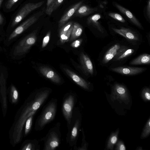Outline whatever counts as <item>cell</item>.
I'll use <instances>...</instances> for the list:
<instances>
[{"label":"cell","instance_id":"cb8c5ba5","mask_svg":"<svg viewBox=\"0 0 150 150\" xmlns=\"http://www.w3.org/2000/svg\"><path fill=\"white\" fill-rule=\"evenodd\" d=\"M80 131H81L82 134V143L81 146L80 147H77L76 145L74 146V150H83L87 149V143L85 140V136L83 129L82 128L80 129Z\"/></svg>","mask_w":150,"mask_h":150},{"label":"cell","instance_id":"4fadbf2b","mask_svg":"<svg viewBox=\"0 0 150 150\" xmlns=\"http://www.w3.org/2000/svg\"><path fill=\"white\" fill-rule=\"evenodd\" d=\"M115 5L118 10L127 17L132 23L138 27L140 28H142V26L141 24L129 10L118 4H115Z\"/></svg>","mask_w":150,"mask_h":150},{"label":"cell","instance_id":"836d02e7","mask_svg":"<svg viewBox=\"0 0 150 150\" xmlns=\"http://www.w3.org/2000/svg\"><path fill=\"white\" fill-rule=\"evenodd\" d=\"M82 39H78L74 41L71 44V46L74 48H76L79 47L82 42Z\"/></svg>","mask_w":150,"mask_h":150},{"label":"cell","instance_id":"83f0119b","mask_svg":"<svg viewBox=\"0 0 150 150\" xmlns=\"http://www.w3.org/2000/svg\"><path fill=\"white\" fill-rule=\"evenodd\" d=\"M108 15L111 18L122 23L125 22V21L123 17L120 14L113 13H110Z\"/></svg>","mask_w":150,"mask_h":150},{"label":"cell","instance_id":"3957f363","mask_svg":"<svg viewBox=\"0 0 150 150\" xmlns=\"http://www.w3.org/2000/svg\"><path fill=\"white\" fill-rule=\"evenodd\" d=\"M61 123L57 122L48 131L46 135L41 139L44 143V150H54L61 143Z\"/></svg>","mask_w":150,"mask_h":150},{"label":"cell","instance_id":"1f68e13d","mask_svg":"<svg viewBox=\"0 0 150 150\" xmlns=\"http://www.w3.org/2000/svg\"><path fill=\"white\" fill-rule=\"evenodd\" d=\"M116 150H125L126 148L123 142L121 141H119L117 142L116 146Z\"/></svg>","mask_w":150,"mask_h":150},{"label":"cell","instance_id":"f546056e","mask_svg":"<svg viewBox=\"0 0 150 150\" xmlns=\"http://www.w3.org/2000/svg\"><path fill=\"white\" fill-rule=\"evenodd\" d=\"M50 34L51 32L50 31H49L45 37L44 38L42 45V48L45 47L49 42L50 40Z\"/></svg>","mask_w":150,"mask_h":150},{"label":"cell","instance_id":"2e32d148","mask_svg":"<svg viewBox=\"0 0 150 150\" xmlns=\"http://www.w3.org/2000/svg\"><path fill=\"white\" fill-rule=\"evenodd\" d=\"M113 91L115 95L123 100H126L128 98L127 90L123 85L115 84L113 87Z\"/></svg>","mask_w":150,"mask_h":150},{"label":"cell","instance_id":"d6986e66","mask_svg":"<svg viewBox=\"0 0 150 150\" xmlns=\"http://www.w3.org/2000/svg\"><path fill=\"white\" fill-rule=\"evenodd\" d=\"M101 18V15L99 14L94 15L87 19V23L89 25H92L100 32H103V29L98 21Z\"/></svg>","mask_w":150,"mask_h":150},{"label":"cell","instance_id":"8992f818","mask_svg":"<svg viewBox=\"0 0 150 150\" xmlns=\"http://www.w3.org/2000/svg\"><path fill=\"white\" fill-rule=\"evenodd\" d=\"M43 1L37 3H29L26 4L21 9L14 19L12 26H15L32 11L40 7L43 4Z\"/></svg>","mask_w":150,"mask_h":150},{"label":"cell","instance_id":"d6a6232c","mask_svg":"<svg viewBox=\"0 0 150 150\" xmlns=\"http://www.w3.org/2000/svg\"><path fill=\"white\" fill-rule=\"evenodd\" d=\"M64 0H56L54 3L52 8V11H55L62 3Z\"/></svg>","mask_w":150,"mask_h":150},{"label":"cell","instance_id":"ba28073f","mask_svg":"<svg viewBox=\"0 0 150 150\" xmlns=\"http://www.w3.org/2000/svg\"><path fill=\"white\" fill-rule=\"evenodd\" d=\"M39 69L43 75L54 83L59 84L61 83V79L59 76L51 69L46 67L41 66Z\"/></svg>","mask_w":150,"mask_h":150},{"label":"cell","instance_id":"5bb4252c","mask_svg":"<svg viewBox=\"0 0 150 150\" xmlns=\"http://www.w3.org/2000/svg\"><path fill=\"white\" fill-rule=\"evenodd\" d=\"M121 48L120 45L118 44L112 46L105 54L102 61L103 63H106L115 57L118 54Z\"/></svg>","mask_w":150,"mask_h":150},{"label":"cell","instance_id":"9a60e30c","mask_svg":"<svg viewBox=\"0 0 150 150\" xmlns=\"http://www.w3.org/2000/svg\"><path fill=\"white\" fill-rule=\"evenodd\" d=\"M112 29L115 33L127 39L132 40H138L137 35L129 29L122 27L119 29L112 28Z\"/></svg>","mask_w":150,"mask_h":150},{"label":"cell","instance_id":"7402d4cb","mask_svg":"<svg viewBox=\"0 0 150 150\" xmlns=\"http://www.w3.org/2000/svg\"><path fill=\"white\" fill-rule=\"evenodd\" d=\"M119 130L111 135L108 142L107 149L108 150H112L114 145L117 142Z\"/></svg>","mask_w":150,"mask_h":150},{"label":"cell","instance_id":"7c38bea8","mask_svg":"<svg viewBox=\"0 0 150 150\" xmlns=\"http://www.w3.org/2000/svg\"><path fill=\"white\" fill-rule=\"evenodd\" d=\"M81 1L71 7L61 18L59 22V25L61 27L74 14L78 8L81 5Z\"/></svg>","mask_w":150,"mask_h":150},{"label":"cell","instance_id":"52a82bcc","mask_svg":"<svg viewBox=\"0 0 150 150\" xmlns=\"http://www.w3.org/2000/svg\"><path fill=\"white\" fill-rule=\"evenodd\" d=\"M38 14L29 18L18 27L10 34L8 38L9 41L21 34L26 29L34 23L38 19L41 14Z\"/></svg>","mask_w":150,"mask_h":150},{"label":"cell","instance_id":"e0dca14e","mask_svg":"<svg viewBox=\"0 0 150 150\" xmlns=\"http://www.w3.org/2000/svg\"><path fill=\"white\" fill-rule=\"evenodd\" d=\"M97 10V8H91L86 5L80 6L74 14L75 16L83 17L88 15Z\"/></svg>","mask_w":150,"mask_h":150},{"label":"cell","instance_id":"484cf974","mask_svg":"<svg viewBox=\"0 0 150 150\" xmlns=\"http://www.w3.org/2000/svg\"><path fill=\"white\" fill-rule=\"evenodd\" d=\"M56 0H47L46 13L49 16L51 15L53 12L52 11V7Z\"/></svg>","mask_w":150,"mask_h":150},{"label":"cell","instance_id":"ffe728a7","mask_svg":"<svg viewBox=\"0 0 150 150\" xmlns=\"http://www.w3.org/2000/svg\"><path fill=\"white\" fill-rule=\"evenodd\" d=\"M83 30V28L81 25L77 23H74L69 41H72L79 37L82 33Z\"/></svg>","mask_w":150,"mask_h":150},{"label":"cell","instance_id":"8fae6325","mask_svg":"<svg viewBox=\"0 0 150 150\" xmlns=\"http://www.w3.org/2000/svg\"><path fill=\"white\" fill-rule=\"evenodd\" d=\"M63 70L77 84L86 90L89 89V85L84 79L67 68H64Z\"/></svg>","mask_w":150,"mask_h":150},{"label":"cell","instance_id":"30bf717a","mask_svg":"<svg viewBox=\"0 0 150 150\" xmlns=\"http://www.w3.org/2000/svg\"><path fill=\"white\" fill-rule=\"evenodd\" d=\"M80 62L81 67L86 74L93 75V68L92 62L89 57L83 53L81 52L80 55Z\"/></svg>","mask_w":150,"mask_h":150},{"label":"cell","instance_id":"4316f807","mask_svg":"<svg viewBox=\"0 0 150 150\" xmlns=\"http://www.w3.org/2000/svg\"><path fill=\"white\" fill-rule=\"evenodd\" d=\"M150 89L145 88L142 90V96L143 99L146 101H149L150 100Z\"/></svg>","mask_w":150,"mask_h":150},{"label":"cell","instance_id":"603a6c76","mask_svg":"<svg viewBox=\"0 0 150 150\" xmlns=\"http://www.w3.org/2000/svg\"><path fill=\"white\" fill-rule=\"evenodd\" d=\"M73 24L72 22H69L63 26L59 31L60 40L62 43L64 39L65 36L67 34L70 28Z\"/></svg>","mask_w":150,"mask_h":150},{"label":"cell","instance_id":"44dd1931","mask_svg":"<svg viewBox=\"0 0 150 150\" xmlns=\"http://www.w3.org/2000/svg\"><path fill=\"white\" fill-rule=\"evenodd\" d=\"M134 50L132 49L125 50V48H121L118 54L115 57V60H119L132 54L134 52Z\"/></svg>","mask_w":150,"mask_h":150},{"label":"cell","instance_id":"d590c367","mask_svg":"<svg viewBox=\"0 0 150 150\" xmlns=\"http://www.w3.org/2000/svg\"><path fill=\"white\" fill-rule=\"evenodd\" d=\"M146 13L147 16L150 18V0H149L146 8Z\"/></svg>","mask_w":150,"mask_h":150},{"label":"cell","instance_id":"d4e9b609","mask_svg":"<svg viewBox=\"0 0 150 150\" xmlns=\"http://www.w3.org/2000/svg\"><path fill=\"white\" fill-rule=\"evenodd\" d=\"M150 133V119L149 118L143 131L141 138L143 139L147 137Z\"/></svg>","mask_w":150,"mask_h":150},{"label":"cell","instance_id":"4dcf8cb0","mask_svg":"<svg viewBox=\"0 0 150 150\" xmlns=\"http://www.w3.org/2000/svg\"><path fill=\"white\" fill-rule=\"evenodd\" d=\"M73 28V25L72 24L71 26V27L70 28L68 31H67V34L65 36L64 39L62 42V44L67 42L69 41Z\"/></svg>","mask_w":150,"mask_h":150},{"label":"cell","instance_id":"ac0fdd59","mask_svg":"<svg viewBox=\"0 0 150 150\" xmlns=\"http://www.w3.org/2000/svg\"><path fill=\"white\" fill-rule=\"evenodd\" d=\"M150 63V55L147 54H142L132 60L131 65L148 64Z\"/></svg>","mask_w":150,"mask_h":150},{"label":"cell","instance_id":"f35d334b","mask_svg":"<svg viewBox=\"0 0 150 150\" xmlns=\"http://www.w3.org/2000/svg\"><path fill=\"white\" fill-rule=\"evenodd\" d=\"M3 0H0V7L2 3Z\"/></svg>","mask_w":150,"mask_h":150},{"label":"cell","instance_id":"f1b7e54d","mask_svg":"<svg viewBox=\"0 0 150 150\" xmlns=\"http://www.w3.org/2000/svg\"><path fill=\"white\" fill-rule=\"evenodd\" d=\"M33 115L30 116L26 121L25 127V133L26 134L28 133L30 129Z\"/></svg>","mask_w":150,"mask_h":150},{"label":"cell","instance_id":"8d00e7d4","mask_svg":"<svg viewBox=\"0 0 150 150\" xmlns=\"http://www.w3.org/2000/svg\"><path fill=\"white\" fill-rule=\"evenodd\" d=\"M18 93L16 90H14L13 91V97L15 99H17L18 97Z\"/></svg>","mask_w":150,"mask_h":150},{"label":"cell","instance_id":"6da1fadb","mask_svg":"<svg viewBox=\"0 0 150 150\" xmlns=\"http://www.w3.org/2000/svg\"><path fill=\"white\" fill-rule=\"evenodd\" d=\"M57 99L52 98L44 106L36 121L35 129L36 130H42L54 119L57 110Z\"/></svg>","mask_w":150,"mask_h":150},{"label":"cell","instance_id":"277c9868","mask_svg":"<svg viewBox=\"0 0 150 150\" xmlns=\"http://www.w3.org/2000/svg\"><path fill=\"white\" fill-rule=\"evenodd\" d=\"M77 101V96L71 92L67 93L64 96L62 105V111L67 123V127L70 124L74 109Z\"/></svg>","mask_w":150,"mask_h":150},{"label":"cell","instance_id":"9c48e42d","mask_svg":"<svg viewBox=\"0 0 150 150\" xmlns=\"http://www.w3.org/2000/svg\"><path fill=\"white\" fill-rule=\"evenodd\" d=\"M111 69L114 72L124 75H134L142 72L144 69L142 68L129 67H120L112 68Z\"/></svg>","mask_w":150,"mask_h":150},{"label":"cell","instance_id":"e575fe53","mask_svg":"<svg viewBox=\"0 0 150 150\" xmlns=\"http://www.w3.org/2000/svg\"><path fill=\"white\" fill-rule=\"evenodd\" d=\"M18 0H8L6 4V8L9 9L16 3Z\"/></svg>","mask_w":150,"mask_h":150},{"label":"cell","instance_id":"5b68a950","mask_svg":"<svg viewBox=\"0 0 150 150\" xmlns=\"http://www.w3.org/2000/svg\"><path fill=\"white\" fill-rule=\"evenodd\" d=\"M37 40L36 32H33L26 36L15 47L13 54L15 56H21L27 52L35 43Z\"/></svg>","mask_w":150,"mask_h":150},{"label":"cell","instance_id":"7a4b0ae2","mask_svg":"<svg viewBox=\"0 0 150 150\" xmlns=\"http://www.w3.org/2000/svg\"><path fill=\"white\" fill-rule=\"evenodd\" d=\"M82 115L79 107L75 106L71 119L67 127L68 132L66 136L67 143L71 147L76 145L79 137L82 121Z\"/></svg>","mask_w":150,"mask_h":150},{"label":"cell","instance_id":"74e56055","mask_svg":"<svg viewBox=\"0 0 150 150\" xmlns=\"http://www.w3.org/2000/svg\"><path fill=\"white\" fill-rule=\"evenodd\" d=\"M3 21V18L2 16L0 14V25H1Z\"/></svg>","mask_w":150,"mask_h":150}]
</instances>
